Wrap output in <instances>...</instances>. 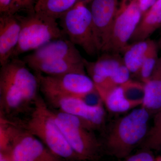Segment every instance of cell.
<instances>
[{"label": "cell", "instance_id": "obj_15", "mask_svg": "<svg viewBox=\"0 0 161 161\" xmlns=\"http://www.w3.org/2000/svg\"><path fill=\"white\" fill-rule=\"evenodd\" d=\"M159 28H161V0H157L142 15L130 42L133 43L147 40Z\"/></svg>", "mask_w": 161, "mask_h": 161}, {"label": "cell", "instance_id": "obj_9", "mask_svg": "<svg viewBox=\"0 0 161 161\" xmlns=\"http://www.w3.org/2000/svg\"><path fill=\"white\" fill-rule=\"evenodd\" d=\"M44 100L49 108L77 116L94 130H102L104 126L106 113L103 103L90 106L76 97H53Z\"/></svg>", "mask_w": 161, "mask_h": 161}, {"label": "cell", "instance_id": "obj_13", "mask_svg": "<svg viewBox=\"0 0 161 161\" xmlns=\"http://www.w3.org/2000/svg\"><path fill=\"white\" fill-rule=\"evenodd\" d=\"M21 24L16 14H4L0 16V64L8 62L17 46Z\"/></svg>", "mask_w": 161, "mask_h": 161}, {"label": "cell", "instance_id": "obj_27", "mask_svg": "<svg viewBox=\"0 0 161 161\" xmlns=\"http://www.w3.org/2000/svg\"><path fill=\"white\" fill-rule=\"evenodd\" d=\"M13 0H0V13L10 14Z\"/></svg>", "mask_w": 161, "mask_h": 161}, {"label": "cell", "instance_id": "obj_6", "mask_svg": "<svg viewBox=\"0 0 161 161\" xmlns=\"http://www.w3.org/2000/svg\"><path fill=\"white\" fill-rule=\"evenodd\" d=\"M5 119L10 137L8 153L12 161H61L20 121Z\"/></svg>", "mask_w": 161, "mask_h": 161}, {"label": "cell", "instance_id": "obj_11", "mask_svg": "<svg viewBox=\"0 0 161 161\" xmlns=\"http://www.w3.org/2000/svg\"><path fill=\"white\" fill-rule=\"evenodd\" d=\"M24 60L13 58L1 66L0 77L9 80L21 91L26 100L33 106L39 96V80L35 73H32Z\"/></svg>", "mask_w": 161, "mask_h": 161}, {"label": "cell", "instance_id": "obj_3", "mask_svg": "<svg viewBox=\"0 0 161 161\" xmlns=\"http://www.w3.org/2000/svg\"><path fill=\"white\" fill-rule=\"evenodd\" d=\"M52 109L58 126L79 160H99L103 146L94 133L95 130L77 116Z\"/></svg>", "mask_w": 161, "mask_h": 161}, {"label": "cell", "instance_id": "obj_32", "mask_svg": "<svg viewBox=\"0 0 161 161\" xmlns=\"http://www.w3.org/2000/svg\"><path fill=\"white\" fill-rule=\"evenodd\" d=\"M155 161H161V156L158 157L155 159Z\"/></svg>", "mask_w": 161, "mask_h": 161}, {"label": "cell", "instance_id": "obj_8", "mask_svg": "<svg viewBox=\"0 0 161 161\" xmlns=\"http://www.w3.org/2000/svg\"><path fill=\"white\" fill-rule=\"evenodd\" d=\"M142 15L138 0H118L112 36L106 53H123L129 45Z\"/></svg>", "mask_w": 161, "mask_h": 161}, {"label": "cell", "instance_id": "obj_16", "mask_svg": "<svg viewBox=\"0 0 161 161\" xmlns=\"http://www.w3.org/2000/svg\"><path fill=\"white\" fill-rule=\"evenodd\" d=\"M103 54L94 62L84 59L86 70L89 76L96 75L104 78H109L122 64L123 59L120 54L104 53Z\"/></svg>", "mask_w": 161, "mask_h": 161}, {"label": "cell", "instance_id": "obj_1", "mask_svg": "<svg viewBox=\"0 0 161 161\" xmlns=\"http://www.w3.org/2000/svg\"><path fill=\"white\" fill-rule=\"evenodd\" d=\"M150 117V112L142 107L114 121L102 143L103 149L117 158L129 156L145 139Z\"/></svg>", "mask_w": 161, "mask_h": 161}, {"label": "cell", "instance_id": "obj_25", "mask_svg": "<svg viewBox=\"0 0 161 161\" xmlns=\"http://www.w3.org/2000/svg\"><path fill=\"white\" fill-rule=\"evenodd\" d=\"M36 2V0H13L10 14H17L22 11L32 12L34 11Z\"/></svg>", "mask_w": 161, "mask_h": 161}, {"label": "cell", "instance_id": "obj_21", "mask_svg": "<svg viewBox=\"0 0 161 161\" xmlns=\"http://www.w3.org/2000/svg\"><path fill=\"white\" fill-rule=\"evenodd\" d=\"M140 147L142 150H161V109L156 113L153 125L148 130Z\"/></svg>", "mask_w": 161, "mask_h": 161}, {"label": "cell", "instance_id": "obj_30", "mask_svg": "<svg viewBox=\"0 0 161 161\" xmlns=\"http://www.w3.org/2000/svg\"><path fill=\"white\" fill-rule=\"evenodd\" d=\"M0 161H12L9 153L8 152L0 151Z\"/></svg>", "mask_w": 161, "mask_h": 161}, {"label": "cell", "instance_id": "obj_29", "mask_svg": "<svg viewBox=\"0 0 161 161\" xmlns=\"http://www.w3.org/2000/svg\"><path fill=\"white\" fill-rule=\"evenodd\" d=\"M152 77L161 76V57L158 58Z\"/></svg>", "mask_w": 161, "mask_h": 161}, {"label": "cell", "instance_id": "obj_5", "mask_svg": "<svg viewBox=\"0 0 161 161\" xmlns=\"http://www.w3.org/2000/svg\"><path fill=\"white\" fill-rule=\"evenodd\" d=\"M59 20L61 29L72 43L81 47L89 56L98 53L92 14L83 1L78 0Z\"/></svg>", "mask_w": 161, "mask_h": 161}, {"label": "cell", "instance_id": "obj_20", "mask_svg": "<svg viewBox=\"0 0 161 161\" xmlns=\"http://www.w3.org/2000/svg\"><path fill=\"white\" fill-rule=\"evenodd\" d=\"M145 84V95L142 108L150 113H155L161 109V76L152 77Z\"/></svg>", "mask_w": 161, "mask_h": 161}, {"label": "cell", "instance_id": "obj_2", "mask_svg": "<svg viewBox=\"0 0 161 161\" xmlns=\"http://www.w3.org/2000/svg\"><path fill=\"white\" fill-rule=\"evenodd\" d=\"M20 122L61 161H80L56 122L53 110L43 97L38 96L27 120Z\"/></svg>", "mask_w": 161, "mask_h": 161}, {"label": "cell", "instance_id": "obj_12", "mask_svg": "<svg viewBox=\"0 0 161 161\" xmlns=\"http://www.w3.org/2000/svg\"><path fill=\"white\" fill-rule=\"evenodd\" d=\"M62 59L76 60L84 59L76 45L67 38L51 41L34 51L31 53L26 55L23 60L28 64L39 61Z\"/></svg>", "mask_w": 161, "mask_h": 161}, {"label": "cell", "instance_id": "obj_19", "mask_svg": "<svg viewBox=\"0 0 161 161\" xmlns=\"http://www.w3.org/2000/svg\"><path fill=\"white\" fill-rule=\"evenodd\" d=\"M78 0H36L34 7L36 13L59 20L72 8Z\"/></svg>", "mask_w": 161, "mask_h": 161}, {"label": "cell", "instance_id": "obj_24", "mask_svg": "<svg viewBox=\"0 0 161 161\" xmlns=\"http://www.w3.org/2000/svg\"><path fill=\"white\" fill-rule=\"evenodd\" d=\"M130 71L124 64L120 65L109 78L113 85L119 86L130 79Z\"/></svg>", "mask_w": 161, "mask_h": 161}, {"label": "cell", "instance_id": "obj_18", "mask_svg": "<svg viewBox=\"0 0 161 161\" xmlns=\"http://www.w3.org/2000/svg\"><path fill=\"white\" fill-rule=\"evenodd\" d=\"M95 88L100 95L103 104L110 112L122 113L136 107L125 97L120 86L108 89Z\"/></svg>", "mask_w": 161, "mask_h": 161}, {"label": "cell", "instance_id": "obj_22", "mask_svg": "<svg viewBox=\"0 0 161 161\" xmlns=\"http://www.w3.org/2000/svg\"><path fill=\"white\" fill-rule=\"evenodd\" d=\"M158 58V47L155 41L152 40L138 75L142 82L146 83L151 78Z\"/></svg>", "mask_w": 161, "mask_h": 161}, {"label": "cell", "instance_id": "obj_10", "mask_svg": "<svg viewBox=\"0 0 161 161\" xmlns=\"http://www.w3.org/2000/svg\"><path fill=\"white\" fill-rule=\"evenodd\" d=\"M90 3L97 49L98 53H106L111 40L118 0H92Z\"/></svg>", "mask_w": 161, "mask_h": 161}, {"label": "cell", "instance_id": "obj_28", "mask_svg": "<svg viewBox=\"0 0 161 161\" xmlns=\"http://www.w3.org/2000/svg\"><path fill=\"white\" fill-rule=\"evenodd\" d=\"M157 0H138L142 14L156 2Z\"/></svg>", "mask_w": 161, "mask_h": 161}, {"label": "cell", "instance_id": "obj_7", "mask_svg": "<svg viewBox=\"0 0 161 161\" xmlns=\"http://www.w3.org/2000/svg\"><path fill=\"white\" fill-rule=\"evenodd\" d=\"M35 74L37 77L40 91L44 99L58 97L81 98L96 89L94 82L86 74L69 73L47 76Z\"/></svg>", "mask_w": 161, "mask_h": 161}, {"label": "cell", "instance_id": "obj_26", "mask_svg": "<svg viewBox=\"0 0 161 161\" xmlns=\"http://www.w3.org/2000/svg\"><path fill=\"white\" fill-rule=\"evenodd\" d=\"M141 151L132 155H129L122 161H155L152 151L141 149Z\"/></svg>", "mask_w": 161, "mask_h": 161}, {"label": "cell", "instance_id": "obj_31", "mask_svg": "<svg viewBox=\"0 0 161 161\" xmlns=\"http://www.w3.org/2000/svg\"><path fill=\"white\" fill-rule=\"evenodd\" d=\"M82 1H83L86 5H87L88 4L91 3L92 0H82Z\"/></svg>", "mask_w": 161, "mask_h": 161}, {"label": "cell", "instance_id": "obj_17", "mask_svg": "<svg viewBox=\"0 0 161 161\" xmlns=\"http://www.w3.org/2000/svg\"><path fill=\"white\" fill-rule=\"evenodd\" d=\"M151 40L148 39L133 42L132 44H129L124 50L123 52L124 64L131 74L138 76Z\"/></svg>", "mask_w": 161, "mask_h": 161}, {"label": "cell", "instance_id": "obj_23", "mask_svg": "<svg viewBox=\"0 0 161 161\" xmlns=\"http://www.w3.org/2000/svg\"><path fill=\"white\" fill-rule=\"evenodd\" d=\"M120 86L127 100L136 107L142 105L145 95V84L143 82L130 79Z\"/></svg>", "mask_w": 161, "mask_h": 161}, {"label": "cell", "instance_id": "obj_4", "mask_svg": "<svg viewBox=\"0 0 161 161\" xmlns=\"http://www.w3.org/2000/svg\"><path fill=\"white\" fill-rule=\"evenodd\" d=\"M15 14L20 22L21 32L11 58H18L26 52L34 51L53 40L67 38L58 20L35 11L27 13L26 16Z\"/></svg>", "mask_w": 161, "mask_h": 161}, {"label": "cell", "instance_id": "obj_14", "mask_svg": "<svg viewBox=\"0 0 161 161\" xmlns=\"http://www.w3.org/2000/svg\"><path fill=\"white\" fill-rule=\"evenodd\" d=\"M84 60V58L82 60L69 59L47 60L33 62L27 65L35 73L47 76H58L69 73L86 74Z\"/></svg>", "mask_w": 161, "mask_h": 161}]
</instances>
